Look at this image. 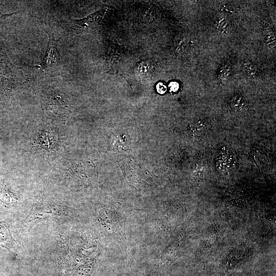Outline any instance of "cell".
<instances>
[{
    "label": "cell",
    "instance_id": "9a60e30c",
    "mask_svg": "<svg viewBox=\"0 0 276 276\" xmlns=\"http://www.w3.org/2000/svg\"><path fill=\"white\" fill-rule=\"evenodd\" d=\"M169 87L170 91L176 92L179 88V84L176 82H172L170 83Z\"/></svg>",
    "mask_w": 276,
    "mask_h": 276
},
{
    "label": "cell",
    "instance_id": "5bb4252c",
    "mask_svg": "<svg viewBox=\"0 0 276 276\" xmlns=\"http://www.w3.org/2000/svg\"><path fill=\"white\" fill-rule=\"evenodd\" d=\"M156 90L160 94H164L167 90L166 86L163 83H158L156 85Z\"/></svg>",
    "mask_w": 276,
    "mask_h": 276
},
{
    "label": "cell",
    "instance_id": "8992f818",
    "mask_svg": "<svg viewBox=\"0 0 276 276\" xmlns=\"http://www.w3.org/2000/svg\"><path fill=\"white\" fill-rule=\"evenodd\" d=\"M0 247L17 252L18 242L13 238L10 225L5 221L0 222Z\"/></svg>",
    "mask_w": 276,
    "mask_h": 276
},
{
    "label": "cell",
    "instance_id": "7a4b0ae2",
    "mask_svg": "<svg viewBox=\"0 0 276 276\" xmlns=\"http://www.w3.org/2000/svg\"><path fill=\"white\" fill-rule=\"evenodd\" d=\"M105 10H100L80 19L63 20L61 26L66 34L93 33L101 24Z\"/></svg>",
    "mask_w": 276,
    "mask_h": 276
},
{
    "label": "cell",
    "instance_id": "6da1fadb",
    "mask_svg": "<svg viewBox=\"0 0 276 276\" xmlns=\"http://www.w3.org/2000/svg\"><path fill=\"white\" fill-rule=\"evenodd\" d=\"M73 210L52 201H40L35 204L21 223L22 231H30L38 223L50 218L61 216L74 215Z\"/></svg>",
    "mask_w": 276,
    "mask_h": 276
},
{
    "label": "cell",
    "instance_id": "8fae6325",
    "mask_svg": "<svg viewBox=\"0 0 276 276\" xmlns=\"http://www.w3.org/2000/svg\"><path fill=\"white\" fill-rule=\"evenodd\" d=\"M59 268L58 276H67L69 266L67 261L63 257L59 260Z\"/></svg>",
    "mask_w": 276,
    "mask_h": 276
},
{
    "label": "cell",
    "instance_id": "277c9868",
    "mask_svg": "<svg viewBox=\"0 0 276 276\" xmlns=\"http://www.w3.org/2000/svg\"><path fill=\"white\" fill-rule=\"evenodd\" d=\"M14 65L0 46V89L6 95L12 94L15 87Z\"/></svg>",
    "mask_w": 276,
    "mask_h": 276
},
{
    "label": "cell",
    "instance_id": "52a82bcc",
    "mask_svg": "<svg viewBox=\"0 0 276 276\" xmlns=\"http://www.w3.org/2000/svg\"><path fill=\"white\" fill-rule=\"evenodd\" d=\"M154 69L149 62H143L140 64L136 69V75L139 79L145 82L151 79Z\"/></svg>",
    "mask_w": 276,
    "mask_h": 276
},
{
    "label": "cell",
    "instance_id": "ba28073f",
    "mask_svg": "<svg viewBox=\"0 0 276 276\" xmlns=\"http://www.w3.org/2000/svg\"><path fill=\"white\" fill-rule=\"evenodd\" d=\"M94 263L93 261L80 265L75 271L74 276H90L93 270Z\"/></svg>",
    "mask_w": 276,
    "mask_h": 276
},
{
    "label": "cell",
    "instance_id": "4fadbf2b",
    "mask_svg": "<svg viewBox=\"0 0 276 276\" xmlns=\"http://www.w3.org/2000/svg\"><path fill=\"white\" fill-rule=\"evenodd\" d=\"M204 129V125L201 122H198L194 125H192L190 128L192 134L198 135L201 133Z\"/></svg>",
    "mask_w": 276,
    "mask_h": 276
},
{
    "label": "cell",
    "instance_id": "9c48e42d",
    "mask_svg": "<svg viewBox=\"0 0 276 276\" xmlns=\"http://www.w3.org/2000/svg\"><path fill=\"white\" fill-rule=\"evenodd\" d=\"M234 157L231 155L226 154L220 156L218 160L217 167L221 168L233 167L234 165Z\"/></svg>",
    "mask_w": 276,
    "mask_h": 276
},
{
    "label": "cell",
    "instance_id": "5b68a950",
    "mask_svg": "<svg viewBox=\"0 0 276 276\" xmlns=\"http://www.w3.org/2000/svg\"><path fill=\"white\" fill-rule=\"evenodd\" d=\"M49 42L41 67L47 68L54 66L59 62L60 55L57 49L58 40H56L52 33L47 32Z\"/></svg>",
    "mask_w": 276,
    "mask_h": 276
},
{
    "label": "cell",
    "instance_id": "2e32d148",
    "mask_svg": "<svg viewBox=\"0 0 276 276\" xmlns=\"http://www.w3.org/2000/svg\"><path fill=\"white\" fill-rule=\"evenodd\" d=\"M14 13L12 14H4L0 11V22L6 19L8 17L10 16Z\"/></svg>",
    "mask_w": 276,
    "mask_h": 276
},
{
    "label": "cell",
    "instance_id": "30bf717a",
    "mask_svg": "<svg viewBox=\"0 0 276 276\" xmlns=\"http://www.w3.org/2000/svg\"><path fill=\"white\" fill-rule=\"evenodd\" d=\"M245 100L241 95L235 96L231 101V106L233 109L237 111L241 110L245 106Z\"/></svg>",
    "mask_w": 276,
    "mask_h": 276
},
{
    "label": "cell",
    "instance_id": "7c38bea8",
    "mask_svg": "<svg viewBox=\"0 0 276 276\" xmlns=\"http://www.w3.org/2000/svg\"><path fill=\"white\" fill-rule=\"evenodd\" d=\"M245 74L249 76H254L257 72V68L255 64L250 62L245 63L243 66Z\"/></svg>",
    "mask_w": 276,
    "mask_h": 276
},
{
    "label": "cell",
    "instance_id": "3957f363",
    "mask_svg": "<svg viewBox=\"0 0 276 276\" xmlns=\"http://www.w3.org/2000/svg\"><path fill=\"white\" fill-rule=\"evenodd\" d=\"M43 105L47 113L50 116H64L68 111V103L63 95L49 88L42 95Z\"/></svg>",
    "mask_w": 276,
    "mask_h": 276
}]
</instances>
